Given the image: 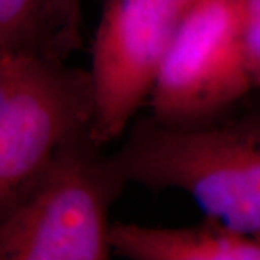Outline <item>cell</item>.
<instances>
[{"mask_svg":"<svg viewBox=\"0 0 260 260\" xmlns=\"http://www.w3.org/2000/svg\"><path fill=\"white\" fill-rule=\"evenodd\" d=\"M242 30L244 51L253 74L260 64V0H242Z\"/></svg>","mask_w":260,"mask_h":260,"instance_id":"cell-8","label":"cell"},{"mask_svg":"<svg viewBox=\"0 0 260 260\" xmlns=\"http://www.w3.org/2000/svg\"><path fill=\"white\" fill-rule=\"evenodd\" d=\"M81 0H0V55L67 61L83 44Z\"/></svg>","mask_w":260,"mask_h":260,"instance_id":"cell-7","label":"cell"},{"mask_svg":"<svg viewBox=\"0 0 260 260\" xmlns=\"http://www.w3.org/2000/svg\"><path fill=\"white\" fill-rule=\"evenodd\" d=\"M253 81H254V88H260V64L253 71Z\"/></svg>","mask_w":260,"mask_h":260,"instance_id":"cell-9","label":"cell"},{"mask_svg":"<svg viewBox=\"0 0 260 260\" xmlns=\"http://www.w3.org/2000/svg\"><path fill=\"white\" fill-rule=\"evenodd\" d=\"M197 0H100L91 45L93 136L119 139L148 100L165 49Z\"/></svg>","mask_w":260,"mask_h":260,"instance_id":"cell-5","label":"cell"},{"mask_svg":"<svg viewBox=\"0 0 260 260\" xmlns=\"http://www.w3.org/2000/svg\"><path fill=\"white\" fill-rule=\"evenodd\" d=\"M253 90L242 0H197L162 55L146 103L153 119L188 127L229 116Z\"/></svg>","mask_w":260,"mask_h":260,"instance_id":"cell-4","label":"cell"},{"mask_svg":"<svg viewBox=\"0 0 260 260\" xmlns=\"http://www.w3.org/2000/svg\"><path fill=\"white\" fill-rule=\"evenodd\" d=\"M110 246L130 260H260V242L208 217L186 227L113 223Z\"/></svg>","mask_w":260,"mask_h":260,"instance_id":"cell-6","label":"cell"},{"mask_svg":"<svg viewBox=\"0 0 260 260\" xmlns=\"http://www.w3.org/2000/svg\"><path fill=\"white\" fill-rule=\"evenodd\" d=\"M127 185L93 127L75 133L0 218V260L112 257L110 213Z\"/></svg>","mask_w":260,"mask_h":260,"instance_id":"cell-2","label":"cell"},{"mask_svg":"<svg viewBox=\"0 0 260 260\" xmlns=\"http://www.w3.org/2000/svg\"><path fill=\"white\" fill-rule=\"evenodd\" d=\"M129 127L112 152L129 184L182 191L204 217L260 242V113L188 127L148 114Z\"/></svg>","mask_w":260,"mask_h":260,"instance_id":"cell-1","label":"cell"},{"mask_svg":"<svg viewBox=\"0 0 260 260\" xmlns=\"http://www.w3.org/2000/svg\"><path fill=\"white\" fill-rule=\"evenodd\" d=\"M88 70L32 54L0 55V218L65 140L93 127Z\"/></svg>","mask_w":260,"mask_h":260,"instance_id":"cell-3","label":"cell"}]
</instances>
